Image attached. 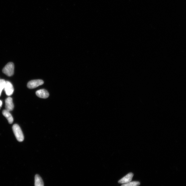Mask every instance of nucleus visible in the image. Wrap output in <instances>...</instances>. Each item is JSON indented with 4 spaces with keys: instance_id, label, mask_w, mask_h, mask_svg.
<instances>
[{
    "instance_id": "obj_6",
    "label": "nucleus",
    "mask_w": 186,
    "mask_h": 186,
    "mask_svg": "<svg viewBox=\"0 0 186 186\" xmlns=\"http://www.w3.org/2000/svg\"><path fill=\"white\" fill-rule=\"evenodd\" d=\"M5 107L6 110L9 111H12L14 108L12 98L8 97L5 100Z\"/></svg>"
},
{
    "instance_id": "obj_3",
    "label": "nucleus",
    "mask_w": 186,
    "mask_h": 186,
    "mask_svg": "<svg viewBox=\"0 0 186 186\" xmlns=\"http://www.w3.org/2000/svg\"><path fill=\"white\" fill-rule=\"evenodd\" d=\"M8 96H11L14 92V88L11 83L8 81H6L4 88Z\"/></svg>"
},
{
    "instance_id": "obj_10",
    "label": "nucleus",
    "mask_w": 186,
    "mask_h": 186,
    "mask_svg": "<svg viewBox=\"0 0 186 186\" xmlns=\"http://www.w3.org/2000/svg\"><path fill=\"white\" fill-rule=\"evenodd\" d=\"M140 183L138 181L130 182H129L123 184L121 186H139L140 185Z\"/></svg>"
},
{
    "instance_id": "obj_9",
    "label": "nucleus",
    "mask_w": 186,
    "mask_h": 186,
    "mask_svg": "<svg viewBox=\"0 0 186 186\" xmlns=\"http://www.w3.org/2000/svg\"><path fill=\"white\" fill-rule=\"evenodd\" d=\"M35 186H44L43 180L40 176L38 174H37L35 177Z\"/></svg>"
},
{
    "instance_id": "obj_4",
    "label": "nucleus",
    "mask_w": 186,
    "mask_h": 186,
    "mask_svg": "<svg viewBox=\"0 0 186 186\" xmlns=\"http://www.w3.org/2000/svg\"><path fill=\"white\" fill-rule=\"evenodd\" d=\"M44 81L42 80H35L30 81L27 84V87L30 89L37 88L44 84Z\"/></svg>"
},
{
    "instance_id": "obj_5",
    "label": "nucleus",
    "mask_w": 186,
    "mask_h": 186,
    "mask_svg": "<svg viewBox=\"0 0 186 186\" xmlns=\"http://www.w3.org/2000/svg\"><path fill=\"white\" fill-rule=\"evenodd\" d=\"M133 175V174L132 173H130L118 181V183L125 184L129 182L132 180Z\"/></svg>"
},
{
    "instance_id": "obj_1",
    "label": "nucleus",
    "mask_w": 186,
    "mask_h": 186,
    "mask_svg": "<svg viewBox=\"0 0 186 186\" xmlns=\"http://www.w3.org/2000/svg\"><path fill=\"white\" fill-rule=\"evenodd\" d=\"M12 129L17 140L19 142H22L24 140V137L20 127L17 124H15L13 125Z\"/></svg>"
},
{
    "instance_id": "obj_11",
    "label": "nucleus",
    "mask_w": 186,
    "mask_h": 186,
    "mask_svg": "<svg viewBox=\"0 0 186 186\" xmlns=\"http://www.w3.org/2000/svg\"><path fill=\"white\" fill-rule=\"evenodd\" d=\"M6 81L4 79H0V96H1L2 91L4 88Z\"/></svg>"
},
{
    "instance_id": "obj_7",
    "label": "nucleus",
    "mask_w": 186,
    "mask_h": 186,
    "mask_svg": "<svg viewBox=\"0 0 186 186\" xmlns=\"http://www.w3.org/2000/svg\"><path fill=\"white\" fill-rule=\"evenodd\" d=\"M36 94L39 97L43 99L47 98L49 96V93L44 89L37 91Z\"/></svg>"
},
{
    "instance_id": "obj_2",
    "label": "nucleus",
    "mask_w": 186,
    "mask_h": 186,
    "mask_svg": "<svg viewBox=\"0 0 186 186\" xmlns=\"http://www.w3.org/2000/svg\"><path fill=\"white\" fill-rule=\"evenodd\" d=\"M14 65L13 63H9L5 66L3 70V73L7 76L11 77L14 73Z\"/></svg>"
},
{
    "instance_id": "obj_8",
    "label": "nucleus",
    "mask_w": 186,
    "mask_h": 186,
    "mask_svg": "<svg viewBox=\"0 0 186 186\" xmlns=\"http://www.w3.org/2000/svg\"><path fill=\"white\" fill-rule=\"evenodd\" d=\"M3 114L4 116L6 118L10 124L13 123V119L12 115L10 113V111L6 109L4 110L3 111Z\"/></svg>"
},
{
    "instance_id": "obj_12",
    "label": "nucleus",
    "mask_w": 186,
    "mask_h": 186,
    "mask_svg": "<svg viewBox=\"0 0 186 186\" xmlns=\"http://www.w3.org/2000/svg\"><path fill=\"white\" fill-rule=\"evenodd\" d=\"M2 105V102L1 100H0V109Z\"/></svg>"
}]
</instances>
